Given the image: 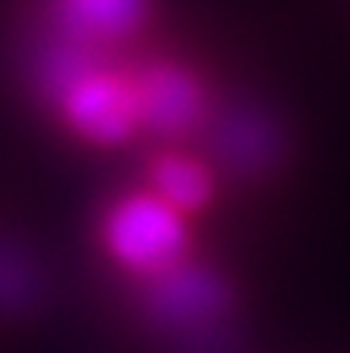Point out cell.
<instances>
[{
    "instance_id": "cell-1",
    "label": "cell",
    "mask_w": 350,
    "mask_h": 353,
    "mask_svg": "<svg viewBox=\"0 0 350 353\" xmlns=\"http://www.w3.org/2000/svg\"><path fill=\"white\" fill-rule=\"evenodd\" d=\"M3 62L25 112L96 186L99 248L229 242V217L273 199L285 130L180 22V0H3Z\"/></svg>"
}]
</instances>
